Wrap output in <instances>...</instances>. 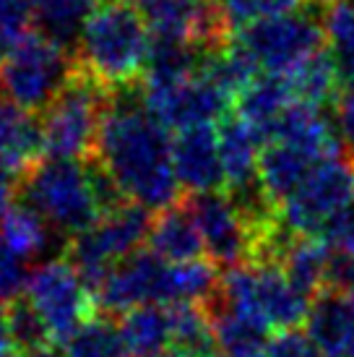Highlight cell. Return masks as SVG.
<instances>
[{
    "instance_id": "6da1fadb",
    "label": "cell",
    "mask_w": 354,
    "mask_h": 357,
    "mask_svg": "<svg viewBox=\"0 0 354 357\" xmlns=\"http://www.w3.org/2000/svg\"><path fill=\"white\" fill-rule=\"evenodd\" d=\"M94 157L138 206L159 211L180 201L172 139L148 109L144 79L109 89Z\"/></svg>"
},
{
    "instance_id": "7a4b0ae2",
    "label": "cell",
    "mask_w": 354,
    "mask_h": 357,
    "mask_svg": "<svg viewBox=\"0 0 354 357\" xmlns=\"http://www.w3.org/2000/svg\"><path fill=\"white\" fill-rule=\"evenodd\" d=\"M151 31L130 0H105L91 10L79 45L76 60L102 86H123L144 79Z\"/></svg>"
},
{
    "instance_id": "3957f363",
    "label": "cell",
    "mask_w": 354,
    "mask_h": 357,
    "mask_svg": "<svg viewBox=\"0 0 354 357\" xmlns=\"http://www.w3.org/2000/svg\"><path fill=\"white\" fill-rule=\"evenodd\" d=\"M310 303L313 300L286 279L276 261H247L222 271L219 292L208 305L235 310L276 334L302 326Z\"/></svg>"
},
{
    "instance_id": "277c9868",
    "label": "cell",
    "mask_w": 354,
    "mask_h": 357,
    "mask_svg": "<svg viewBox=\"0 0 354 357\" xmlns=\"http://www.w3.org/2000/svg\"><path fill=\"white\" fill-rule=\"evenodd\" d=\"M323 3L305 0L300 8L250 21L235 31V42L261 73L286 76L325 47Z\"/></svg>"
},
{
    "instance_id": "5b68a950",
    "label": "cell",
    "mask_w": 354,
    "mask_h": 357,
    "mask_svg": "<svg viewBox=\"0 0 354 357\" xmlns=\"http://www.w3.org/2000/svg\"><path fill=\"white\" fill-rule=\"evenodd\" d=\"M76 70L79 60L73 52L40 29H29L6 50L0 63V94L29 112H45Z\"/></svg>"
},
{
    "instance_id": "8992f818",
    "label": "cell",
    "mask_w": 354,
    "mask_h": 357,
    "mask_svg": "<svg viewBox=\"0 0 354 357\" xmlns=\"http://www.w3.org/2000/svg\"><path fill=\"white\" fill-rule=\"evenodd\" d=\"M21 201L47 219L66 240L88 229L99 217V204L84 159L45 157L21 178Z\"/></svg>"
},
{
    "instance_id": "52a82bcc",
    "label": "cell",
    "mask_w": 354,
    "mask_h": 357,
    "mask_svg": "<svg viewBox=\"0 0 354 357\" xmlns=\"http://www.w3.org/2000/svg\"><path fill=\"white\" fill-rule=\"evenodd\" d=\"M109 89L91 79L86 70H76L68 86L42 112L45 157L88 159L97 151L102 120L107 112Z\"/></svg>"
},
{
    "instance_id": "ba28073f",
    "label": "cell",
    "mask_w": 354,
    "mask_h": 357,
    "mask_svg": "<svg viewBox=\"0 0 354 357\" xmlns=\"http://www.w3.org/2000/svg\"><path fill=\"white\" fill-rule=\"evenodd\" d=\"M151 217L154 211L128 201L115 211L102 214L91 227L68 240L63 258L79 271L91 295L123 258L146 248Z\"/></svg>"
},
{
    "instance_id": "9c48e42d",
    "label": "cell",
    "mask_w": 354,
    "mask_h": 357,
    "mask_svg": "<svg viewBox=\"0 0 354 357\" xmlns=\"http://www.w3.org/2000/svg\"><path fill=\"white\" fill-rule=\"evenodd\" d=\"M354 201V165L344 154L323 159L310 178L279 206V225L292 235L318 238L323 227Z\"/></svg>"
},
{
    "instance_id": "30bf717a",
    "label": "cell",
    "mask_w": 354,
    "mask_h": 357,
    "mask_svg": "<svg viewBox=\"0 0 354 357\" xmlns=\"http://www.w3.org/2000/svg\"><path fill=\"white\" fill-rule=\"evenodd\" d=\"M24 295L47 324L49 334L58 344L66 342L84 321L97 316L91 289L66 258L42 261L31 271Z\"/></svg>"
},
{
    "instance_id": "8fae6325",
    "label": "cell",
    "mask_w": 354,
    "mask_h": 357,
    "mask_svg": "<svg viewBox=\"0 0 354 357\" xmlns=\"http://www.w3.org/2000/svg\"><path fill=\"white\" fill-rule=\"evenodd\" d=\"M185 204L196 217V225L206 245V256L222 271L253 261L258 248L256 232L250 229L224 188L187 193Z\"/></svg>"
},
{
    "instance_id": "7c38bea8",
    "label": "cell",
    "mask_w": 354,
    "mask_h": 357,
    "mask_svg": "<svg viewBox=\"0 0 354 357\" xmlns=\"http://www.w3.org/2000/svg\"><path fill=\"white\" fill-rule=\"evenodd\" d=\"M146 105L164 128L180 133L196 126H217L232 107V97L198 70L177 84L146 89Z\"/></svg>"
},
{
    "instance_id": "4fadbf2b",
    "label": "cell",
    "mask_w": 354,
    "mask_h": 357,
    "mask_svg": "<svg viewBox=\"0 0 354 357\" xmlns=\"http://www.w3.org/2000/svg\"><path fill=\"white\" fill-rule=\"evenodd\" d=\"M172 165L180 188L187 193L222 190L226 185L222 157H219L217 126H196L175 133Z\"/></svg>"
},
{
    "instance_id": "5bb4252c",
    "label": "cell",
    "mask_w": 354,
    "mask_h": 357,
    "mask_svg": "<svg viewBox=\"0 0 354 357\" xmlns=\"http://www.w3.org/2000/svg\"><path fill=\"white\" fill-rule=\"evenodd\" d=\"M328 157H339V154H325L321 149L286 139L266 141L258 159V180L263 185L266 196L276 206H282L310 178V172Z\"/></svg>"
},
{
    "instance_id": "9a60e30c",
    "label": "cell",
    "mask_w": 354,
    "mask_h": 357,
    "mask_svg": "<svg viewBox=\"0 0 354 357\" xmlns=\"http://www.w3.org/2000/svg\"><path fill=\"white\" fill-rule=\"evenodd\" d=\"M305 334L323 357H354V295L331 289L315 295Z\"/></svg>"
},
{
    "instance_id": "2e32d148",
    "label": "cell",
    "mask_w": 354,
    "mask_h": 357,
    "mask_svg": "<svg viewBox=\"0 0 354 357\" xmlns=\"http://www.w3.org/2000/svg\"><path fill=\"white\" fill-rule=\"evenodd\" d=\"M146 248L169 264H185V261L206 258V245L201 238V229H198L196 217L185 201L180 199L154 211Z\"/></svg>"
},
{
    "instance_id": "e0dca14e",
    "label": "cell",
    "mask_w": 354,
    "mask_h": 357,
    "mask_svg": "<svg viewBox=\"0 0 354 357\" xmlns=\"http://www.w3.org/2000/svg\"><path fill=\"white\" fill-rule=\"evenodd\" d=\"M45 159V139L37 112L0 100V165L26 175Z\"/></svg>"
},
{
    "instance_id": "ac0fdd59",
    "label": "cell",
    "mask_w": 354,
    "mask_h": 357,
    "mask_svg": "<svg viewBox=\"0 0 354 357\" xmlns=\"http://www.w3.org/2000/svg\"><path fill=\"white\" fill-rule=\"evenodd\" d=\"M217 139L226 178L224 188H237V185L258 180V159H261L263 141L256 130L237 112H226L217 123Z\"/></svg>"
},
{
    "instance_id": "d6986e66",
    "label": "cell",
    "mask_w": 354,
    "mask_h": 357,
    "mask_svg": "<svg viewBox=\"0 0 354 357\" xmlns=\"http://www.w3.org/2000/svg\"><path fill=\"white\" fill-rule=\"evenodd\" d=\"M292 102L297 100L292 97L284 76L258 73L256 79L235 97V112L256 130L261 141L266 144L268 136L274 133L279 118L284 115Z\"/></svg>"
},
{
    "instance_id": "ffe728a7",
    "label": "cell",
    "mask_w": 354,
    "mask_h": 357,
    "mask_svg": "<svg viewBox=\"0 0 354 357\" xmlns=\"http://www.w3.org/2000/svg\"><path fill=\"white\" fill-rule=\"evenodd\" d=\"M0 238L29 264L37 258L52 261V256H49L52 248L66 253V245H68V243H60V232L49 227L47 219L42 217L40 211H34L26 201H16L0 217Z\"/></svg>"
},
{
    "instance_id": "44dd1931",
    "label": "cell",
    "mask_w": 354,
    "mask_h": 357,
    "mask_svg": "<svg viewBox=\"0 0 354 357\" xmlns=\"http://www.w3.org/2000/svg\"><path fill=\"white\" fill-rule=\"evenodd\" d=\"M128 357H159L172 349V318L167 305H141L118 318Z\"/></svg>"
},
{
    "instance_id": "7402d4cb",
    "label": "cell",
    "mask_w": 354,
    "mask_h": 357,
    "mask_svg": "<svg viewBox=\"0 0 354 357\" xmlns=\"http://www.w3.org/2000/svg\"><path fill=\"white\" fill-rule=\"evenodd\" d=\"M206 310L214 321L219 357H263L268 342L274 337L271 328L226 307L206 305Z\"/></svg>"
},
{
    "instance_id": "603a6c76",
    "label": "cell",
    "mask_w": 354,
    "mask_h": 357,
    "mask_svg": "<svg viewBox=\"0 0 354 357\" xmlns=\"http://www.w3.org/2000/svg\"><path fill=\"white\" fill-rule=\"evenodd\" d=\"M284 79L297 102H307L315 107H328V105L334 107L344 86L334 58L328 55L325 47L315 52L313 58H307L302 66H297L292 73H286Z\"/></svg>"
},
{
    "instance_id": "cb8c5ba5",
    "label": "cell",
    "mask_w": 354,
    "mask_h": 357,
    "mask_svg": "<svg viewBox=\"0 0 354 357\" xmlns=\"http://www.w3.org/2000/svg\"><path fill=\"white\" fill-rule=\"evenodd\" d=\"M37 29L76 55L81 29L99 0H29Z\"/></svg>"
},
{
    "instance_id": "d4e9b609",
    "label": "cell",
    "mask_w": 354,
    "mask_h": 357,
    "mask_svg": "<svg viewBox=\"0 0 354 357\" xmlns=\"http://www.w3.org/2000/svg\"><path fill=\"white\" fill-rule=\"evenodd\" d=\"M325 50L334 58L344 84L354 81V0L323 3Z\"/></svg>"
},
{
    "instance_id": "484cf974",
    "label": "cell",
    "mask_w": 354,
    "mask_h": 357,
    "mask_svg": "<svg viewBox=\"0 0 354 357\" xmlns=\"http://www.w3.org/2000/svg\"><path fill=\"white\" fill-rule=\"evenodd\" d=\"M63 347L68 357H128L118 318L97 313L70 334Z\"/></svg>"
},
{
    "instance_id": "4316f807",
    "label": "cell",
    "mask_w": 354,
    "mask_h": 357,
    "mask_svg": "<svg viewBox=\"0 0 354 357\" xmlns=\"http://www.w3.org/2000/svg\"><path fill=\"white\" fill-rule=\"evenodd\" d=\"M6 321H8L10 342H13V347L19 349L21 355H29L34 349H42L55 342L47 324L34 310V305L29 303L26 295H21V298H16L13 303L6 305Z\"/></svg>"
},
{
    "instance_id": "83f0119b",
    "label": "cell",
    "mask_w": 354,
    "mask_h": 357,
    "mask_svg": "<svg viewBox=\"0 0 354 357\" xmlns=\"http://www.w3.org/2000/svg\"><path fill=\"white\" fill-rule=\"evenodd\" d=\"M29 261L19 256L13 248H8L0 238V305L6 307L16 298L26 292L29 284Z\"/></svg>"
},
{
    "instance_id": "f1b7e54d",
    "label": "cell",
    "mask_w": 354,
    "mask_h": 357,
    "mask_svg": "<svg viewBox=\"0 0 354 357\" xmlns=\"http://www.w3.org/2000/svg\"><path fill=\"white\" fill-rule=\"evenodd\" d=\"M31 3L29 0H0V40L8 47L31 29L29 21Z\"/></svg>"
},
{
    "instance_id": "f546056e",
    "label": "cell",
    "mask_w": 354,
    "mask_h": 357,
    "mask_svg": "<svg viewBox=\"0 0 354 357\" xmlns=\"http://www.w3.org/2000/svg\"><path fill=\"white\" fill-rule=\"evenodd\" d=\"M263 357H323L318 352L310 337L300 328H289V331H276Z\"/></svg>"
},
{
    "instance_id": "4dcf8cb0",
    "label": "cell",
    "mask_w": 354,
    "mask_h": 357,
    "mask_svg": "<svg viewBox=\"0 0 354 357\" xmlns=\"http://www.w3.org/2000/svg\"><path fill=\"white\" fill-rule=\"evenodd\" d=\"M334 120L339 139H341V149L354 165V81L341 86V94L334 105Z\"/></svg>"
},
{
    "instance_id": "1f68e13d",
    "label": "cell",
    "mask_w": 354,
    "mask_h": 357,
    "mask_svg": "<svg viewBox=\"0 0 354 357\" xmlns=\"http://www.w3.org/2000/svg\"><path fill=\"white\" fill-rule=\"evenodd\" d=\"M318 238L323 240L328 248L354 253V201L341 208L336 217H331V222L325 225Z\"/></svg>"
},
{
    "instance_id": "d6a6232c",
    "label": "cell",
    "mask_w": 354,
    "mask_h": 357,
    "mask_svg": "<svg viewBox=\"0 0 354 357\" xmlns=\"http://www.w3.org/2000/svg\"><path fill=\"white\" fill-rule=\"evenodd\" d=\"M323 289L354 295V253L331 248L328 266H325V287Z\"/></svg>"
},
{
    "instance_id": "836d02e7",
    "label": "cell",
    "mask_w": 354,
    "mask_h": 357,
    "mask_svg": "<svg viewBox=\"0 0 354 357\" xmlns=\"http://www.w3.org/2000/svg\"><path fill=\"white\" fill-rule=\"evenodd\" d=\"M21 178L24 175L0 165V217L16 204V196H21Z\"/></svg>"
},
{
    "instance_id": "e575fe53",
    "label": "cell",
    "mask_w": 354,
    "mask_h": 357,
    "mask_svg": "<svg viewBox=\"0 0 354 357\" xmlns=\"http://www.w3.org/2000/svg\"><path fill=\"white\" fill-rule=\"evenodd\" d=\"M0 357H21V352L13 347L8 334V321H6V307L0 305Z\"/></svg>"
},
{
    "instance_id": "d590c367",
    "label": "cell",
    "mask_w": 354,
    "mask_h": 357,
    "mask_svg": "<svg viewBox=\"0 0 354 357\" xmlns=\"http://www.w3.org/2000/svg\"><path fill=\"white\" fill-rule=\"evenodd\" d=\"M21 357H68V352H66V347H60L58 342H52V344H47V347L34 349V352L21 355Z\"/></svg>"
},
{
    "instance_id": "8d00e7d4",
    "label": "cell",
    "mask_w": 354,
    "mask_h": 357,
    "mask_svg": "<svg viewBox=\"0 0 354 357\" xmlns=\"http://www.w3.org/2000/svg\"><path fill=\"white\" fill-rule=\"evenodd\" d=\"M6 50H8V47H6V45H3V40H0V63H3V58H6Z\"/></svg>"
},
{
    "instance_id": "74e56055",
    "label": "cell",
    "mask_w": 354,
    "mask_h": 357,
    "mask_svg": "<svg viewBox=\"0 0 354 357\" xmlns=\"http://www.w3.org/2000/svg\"><path fill=\"white\" fill-rule=\"evenodd\" d=\"M159 357H183V355H177V352H172V349H169V352H164V355H159Z\"/></svg>"
}]
</instances>
